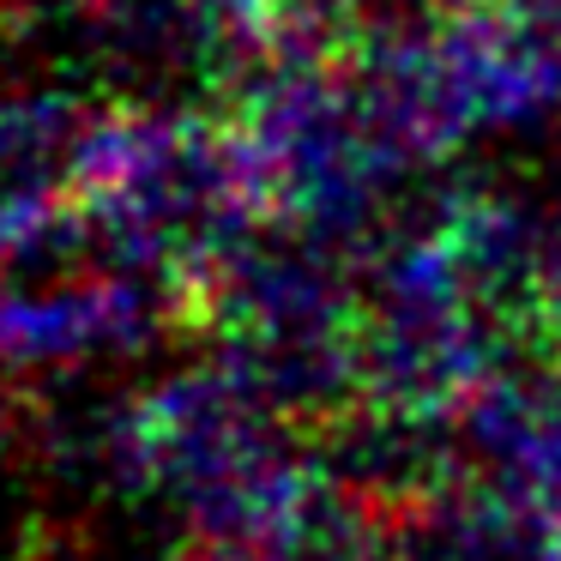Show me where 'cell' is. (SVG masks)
Listing matches in <instances>:
<instances>
[{
	"mask_svg": "<svg viewBox=\"0 0 561 561\" xmlns=\"http://www.w3.org/2000/svg\"><path fill=\"white\" fill-rule=\"evenodd\" d=\"M459 477L507 495L561 531V375L556 368H495L453 411Z\"/></svg>",
	"mask_w": 561,
	"mask_h": 561,
	"instance_id": "6da1fadb",
	"label": "cell"
},
{
	"mask_svg": "<svg viewBox=\"0 0 561 561\" xmlns=\"http://www.w3.org/2000/svg\"><path fill=\"white\" fill-rule=\"evenodd\" d=\"M380 561H561V531L495 489L453 477L435 495L387 513Z\"/></svg>",
	"mask_w": 561,
	"mask_h": 561,
	"instance_id": "7a4b0ae2",
	"label": "cell"
}]
</instances>
